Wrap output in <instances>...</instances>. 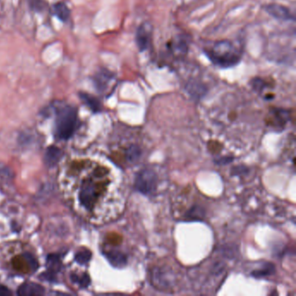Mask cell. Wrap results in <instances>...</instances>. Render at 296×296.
I'll use <instances>...</instances> for the list:
<instances>
[{
    "label": "cell",
    "mask_w": 296,
    "mask_h": 296,
    "mask_svg": "<svg viewBox=\"0 0 296 296\" xmlns=\"http://www.w3.org/2000/svg\"><path fill=\"white\" fill-rule=\"evenodd\" d=\"M265 9L268 13L278 20H289L294 19L289 9L282 6L281 4H269L266 6Z\"/></svg>",
    "instance_id": "9c48e42d"
},
{
    "label": "cell",
    "mask_w": 296,
    "mask_h": 296,
    "mask_svg": "<svg viewBox=\"0 0 296 296\" xmlns=\"http://www.w3.org/2000/svg\"><path fill=\"white\" fill-rule=\"evenodd\" d=\"M72 281L78 282V284L81 285L83 288H87L90 285V279L87 275H84L81 277L72 276Z\"/></svg>",
    "instance_id": "ac0fdd59"
},
{
    "label": "cell",
    "mask_w": 296,
    "mask_h": 296,
    "mask_svg": "<svg viewBox=\"0 0 296 296\" xmlns=\"http://www.w3.org/2000/svg\"><path fill=\"white\" fill-rule=\"evenodd\" d=\"M12 265L17 272L31 274L38 269V262L30 254L24 253L12 259Z\"/></svg>",
    "instance_id": "5b68a950"
},
{
    "label": "cell",
    "mask_w": 296,
    "mask_h": 296,
    "mask_svg": "<svg viewBox=\"0 0 296 296\" xmlns=\"http://www.w3.org/2000/svg\"><path fill=\"white\" fill-rule=\"evenodd\" d=\"M141 149L137 145H131L129 148L127 149L125 153L126 159L129 161V163H135L137 160L139 159L141 156Z\"/></svg>",
    "instance_id": "2e32d148"
},
{
    "label": "cell",
    "mask_w": 296,
    "mask_h": 296,
    "mask_svg": "<svg viewBox=\"0 0 296 296\" xmlns=\"http://www.w3.org/2000/svg\"><path fill=\"white\" fill-rule=\"evenodd\" d=\"M78 123L77 110L71 106H65L57 112V136L60 139L66 140L74 132Z\"/></svg>",
    "instance_id": "3957f363"
},
{
    "label": "cell",
    "mask_w": 296,
    "mask_h": 296,
    "mask_svg": "<svg viewBox=\"0 0 296 296\" xmlns=\"http://www.w3.org/2000/svg\"><path fill=\"white\" fill-rule=\"evenodd\" d=\"M208 59L221 68H230L238 64L242 53L234 43L229 40H220L209 43L204 48Z\"/></svg>",
    "instance_id": "7a4b0ae2"
},
{
    "label": "cell",
    "mask_w": 296,
    "mask_h": 296,
    "mask_svg": "<svg viewBox=\"0 0 296 296\" xmlns=\"http://www.w3.org/2000/svg\"><path fill=\"white\" fill-rule=\"evenodd\" d=\"M116 80V78L113 73L107 70H102L98 71V73L93 78L94 84L96 88L100 92H104L105 90L109 88L110 84H112Z\"/></svg>",
    "instance_id": "52a82bcc"
},
{
    "label": "cell",
    "mask_w": 296,
    "mask_h": 296,
    "mask_svg": "<svg viewBox=\"0 0 296 296\" xmlns=\"http://www.w3.org/2000/svg\"><path fill=\"white\" fill-rule=\"evenodd\" d=\"M18 294L20 296H41L43 294V289L35 283H24L19 289Z\"/></svg>",
    "instance_id": "30bf717a"
},
{
    "label": "cell",
    "mask_w": 296,
    "mask_h": 296,
    "mask_svg": "<svg viewBox=\"0 0 296 296\" xmlns=\"http://www.w3.org/2000/svg\"><path fill=\"white\" fill-rule=\"evenodd\" d=\"M157 176L150 169H143L137 173L135 180V188L138 192L149 195L156 191Z\"/></svg>",
    "instance_id": "277c9868"
},
{
    "label": "cell",
    "mask_w": 296,
    "mask_h": 296,
    "mask_svg": "<svg viewBox=\"0 0 296 296\" xmlns=\"http://www.w3.org/2000/svg\"><path fill=\"white\" fill-rule=\"evenodd\" d=\"M168 48L172 56L179 59V58L184 57L187 53V41L182 37H177L175 39H172L171 42L168 44Z\"/></svg>",
    "instance_id": "ba28073f"
},
{
    "label": "cell",
    "mask_w": 296,
    "mask_h": 296,
    "mask_svg": "<svg viewBox=\"0 0 296 296\" xmlns=\"http://www.w3.org/2000/svg\"><path fill=\"white\" fill-rule=\"evenodd\" d=\"M275 273V266L271 263H266L260 269H256L252 272V275L255 278H263L269 276Z\"/></svg>",
    "instance_id": "9a60e30c"
},
{
    "label": "cell",
    "mask_w": 296,
    "mask_h": 296,
    "mask_svg": "<svg viewBox=\"0 0 296 296\" xmlns=\"http://www.w3.org/2000/svg\"><path fill=\"white\" fill-rule=\"evenodd\" d=\"M152 26L148 23H144L138 27L137 31V44L141 51L150 49L152 44Z\"/></svg>",
    "instance_id": "8992f818"
},
{
    "label": "cell",
    "mask_w": 296,
    "mask_h": 296,
    "mask_svg": "<svg viewBox=\"0 0 296 296\" xmlns=\"http://www.w3.org/2000/svg\"><path fill=\"white\" fill-rule=\"evenodd\" d=\"M53 11H54L55 15L57 16L58 19L63 22H66L67 20L70 19V9L68 8L66 4L63 2H59V3L54 4Z\"/></svg>",
    "instance_id": "8fae6325"
},
{
    "label": "cell",
    "mask_w": 296,
    "mask_h": 296,
    "mask_svg": "<svg viewBox=\"0 0 296 296\" xmlns=\"http://www.w3.org/2000/svg\"><path fill=\"white\" fill-rule=\"evenodd\" d=\"M8 294H11L9 289L5 288V287H3V286H0V295L4 296V295H8Z\"/></svg>",
    "instance_id": "d6986e66"
},
{
    "label": "cell",
    "mask_w": 296,
    "mask_h": 296,
    "mask_svg": "<svg viewBox=\"0 0 296 296\" xmlns=\"http://www.w3.org/2000/svg\"><path fill=\"white\" fill-rule=\"evenodd\" d=\"M79 96L84 103H85L86 105L89 106L94 112H98L100 110V108H101L100 103L98 99H96V98H94L89 94L84 93V92L79 93Z\"/></svg>",
    "instance_id": "5bb4252c"
},
{
    "label": "cell",
    "mask_w": 296,
    "mask_h": 296,
    "mask_svg": "<svg viewBox=\"0 0 296 296\" xmlns=\"http://www.w3.org/2000/svg\"><path fill=\"white\" fill-rule=\"evenodd\" d=\"M61 155H62V153L59 148L53 147V146L50 147L48 148L46 155H45V161H46L47 164L50 166H54L55 164H57V163L59 162Z\"/></svg>",
    "instance_id": "4fadbf2b"
},
{
    "label": "cell",
    "mask_w": 296,
    "mask_h": 296,
    "mask_svg": "<svg viewBox=\"0 0 296 296\" xmlns=\"http://www.w3.org/2000/svg\"><path fill=\"white\" fill-rule=\"evenodd\" d=\"M113 176L109 168L90 158H76L62 169L63 193L75 211L93 222L110 217Z\"/></svg>",
    "instance_id": "6da1fadb"
},
{
    "label": "cell",
    "mask_w": 296,
    "mask_h": 296,
    "mask_svg": "<svg viewBox=\"0 0 296 296\" xmlns=\"http://www.w3.org/2000/svg\"><path fill=\"white\" fill-rule=\"evenodd\" d=\"M106 256L115 267H124L127 262V259L125 255L117 251H110L106 254Z\"/></svg>",
    "instance_id": "7c38bea8"
},
{
    "label": "cell",
    "mask_w": 296,
    "mask_h": 296,
    "mask_svg": "<svg viewBox=\"0 0 296 296\" xmlns=\"http://www.w3.org/2000/svg\"><path fill=\"white\" fill-rule=\"evenodd\" d=\"M90 258H91V253H90V250H86V249L80 250L79 252L76 254V260L80 264H86L88 261H90Z\"/></svg>",
    "instance_id": "e0dca14e"
}]
</instances>
